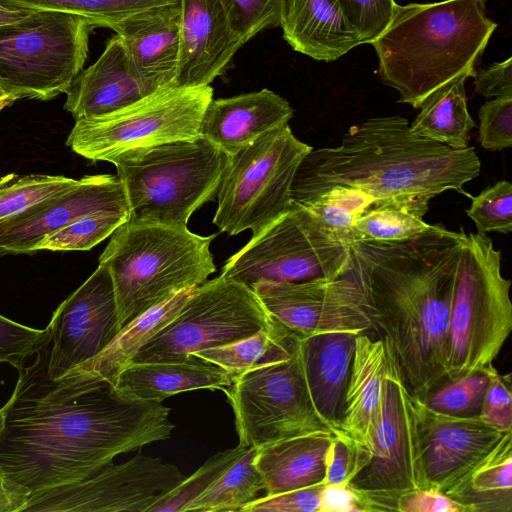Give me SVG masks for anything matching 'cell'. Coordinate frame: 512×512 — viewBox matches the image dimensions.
I'll use <instances>...</instances> for the list:
<instances>
[{"mask_svg": "<svg viewBox=\"0 0 512 512\" xmlns=\"http://www.w3.org/2000/svg\"><path fill=\"white\" fill-rule=\"evenodd\" d=\"M48 352L49 343L18 369L4 405L0 461L21 508L29 497L92 476L119 454L167 440L175 427L162 403L75 371L52 380Z\"/></svg>", "mask_w": 512, "mask_h": 512, "instance_id": "6da1fadb", "label": "cell"}, {"mask_svg": "<svg viewBox=\"0 0 512 512\" xmlns=\"http://www.w3.org/2000/svg\"><path fill=\"white\" fill-rule=\"evenodd\" d=\"M465 232L442 225L416 237L350 246L348 272L362 288L373 330L392 348L405 384L425 400L447 380L448 331Z\"/></svg>", "mask_w": 512, "mask_h": 512, "instance_id": "7a4b0ae2", "label": "cell"}, {"mask_svg": "<svg viewBox=\"0 0 512 512\" xmlns=\"http://www.w3.org/2000/svg\"><path fill=\"white\" fill-rule=\"evenodd\" d=\"M473 147L454 149L413 133L407 119L370 118L352 126L335 147L311 149L291 185L292 201L304 204L336 186L360 189L375 206L398 204L423 215L429 200L480 174Z\"/></svg>", "mask_w": 512, "mask_h": 512, "instance_id": "3957f363", "label": "cell"}, {"mask_svg": "<svg viewBox=\"0 0 512 512\" xmlns=\"http://www.w3.org/2000/svg\"><path fill=\"white\" fill-rule=\"evenodd\" d=\"M496 28L486 0L398 4L371 43L379 77L399 93V102L420 108L455 79L473 77Z\"/></svg>", "mask_w": 512, "mask_h": 512, "instance_id": "277c9868", "label": "cell"}, {"mask_svg": "<svg viewBox=\"0 0 512 512\" xmlns=\"http://www.w3.org/2000/svg\"><path fill=\"white\" fill-rule=\"evenodd\" d=\"M215 236L181 225L130 220L120 225L99 257L113 281L120 326L205 283L216 271L210 252Z\"/></svg>", "mask_w": 512, "mask_h": 512, "instance_id": "5b68a950", "label": "cell"}, {"mask_svg": "<svg viewBox=\"0 0 512 512\" xmlns=\"http://www.w3.org/2000/svg\"><path fill=\"white\" fill-rule=\"evenodd\" d=\"M229 155L203 136L127 151L112 160L130 221L187 226L216 198Z\"/></svg>", "mask_w": 512, "mask_h": 512, "instance_id": "8992f818", "label": "cell"}, {"mask_svg": "<svg viewBox=\"0 0 512 512\" xmlns=\"http://www.w3.org/2000/svg\"><path fill=\"white\" fill-rule=\"evenodd\" d=\"M388 346L379 408L364 443H353V469L347 483L363 495L369 512L397 511L403 495L429 488L420 432L422 399L405 384Z\"/></svg>", "mask_w": 512, "mask_h": 512, "instance_id": "52a82bcc", "label": "cell"}, {"mask_svg": "<svg viewBox=\"0 0 512 512\" xmlns=\"http://www.w3.org/2000/svg\"><path fill=\"white\" fill-rule=\"evenodd\" d=\"M510 286L491 238L465 233L449 319L447 381L493 365L512 330Z\"/></svg>", "mask_w": 512, "mask_h": 512, "instance_id": "ba28073f", "label": "cell"}, {"mask_svg": "<svg viewBox=\"0 0 512 512\" xmlns=\"http://www.w3.org/2000/svg\"><path fill=\"white\" fill-rule=\"evenodd\" d=\"M94 27L84 17L54 10H30L0 26V83L17 99L66 94L83 70Z\"/></svg>", "mask_w": 512, "mask_h": 512, "instance_id": "9c48e42d", "label": "cell"}, {"mask_svg": "<svg viewBox=\"0 0 512 512\" xmlns=\"http://www.w3.org/2000/svg\"><path fill=\"white\" fill-rule=\"evenodd\" d=\"M311 149L286 124L229 155L213 223L229 235L251 230L255 236L280 218L291 207L294 175Z\"/></svg>", "mask_w": 512, "mask_h": 512, "instance_id": "30bf717a", "label": "cell"}, {"mask_svg": "<svg viewBox=\"0 0 512 512\" xmlns=\"http://www.w3.org/2000/svg\"><path fill=\"white\" fill-rule=\"evenodd\" d=\"M212 99L210 85H166L112 113L77 119L66 145L93 162L111 163L130 150L194 139L202 136V117Z\"/></svg>", "mask_w": 512, "mask_h": 512, "instance_id": "8fae6325", "label": "cell"}, {"mask_svg": "<svg viewBox=\"0 0 512 512\" xmlns=\"http://www.w3.org/2000/svg\"><path fill=\"white\" fill-rule=\"evenodd\" d=\"M349 262V244L292 201L285 214L226 261L220 276L248 287L258 281L335 280L346 272Z\"/></svg>", "mask_w": 512, "mask_h": 512, "instance_id": "7c38bea8", "label": "cell"}, {"mask_svg": "<svg viewBox=\"0 0 512 512\" xmlns=\"http://www.w3.org/2000/svg\"><path fill=\"white\" fill-rule=\"evenodd\" d=\"M273 319L252 289L219 276L196 287L183 307L132 362H172L225 346L269 327Z\"/></svg>", "mask_w": 512, "mask_h": 512, "instance_id": "4fadbf2b", "label": "cell"}, {"mask_svg": "<svg viewBox=\"0 0 512 512\" xmlns=\"http://www.w3.org/2000/svg\"><path fill=\"white\" fill-rule=\"evenodd\" d=\"M222 391L234 413L239 443L247 447L331 430L312 404L299 344L288 358L239 374Z\"/></svg>", "mask_w": 512, "mask_h": 512, "instance_id": "5bb4252c", "label": "cell"}, {"mask_svg": "<svg viewBox=\"0 0 512 512\" xmlns=\"http://www.w3.org/2000/svg\"><path fill=\"white\" fill-rule=\"evenodd\" d=\"M184 479L175 465L138 453L82 481L29 497L20 512H149Z\"/></svg>", "mask_w": 512, "mask_h": 512, "instance_id": "9a60e30c", "label": "cell"}, {"mask_svg": "<svg viewBox=\"0 0 512 512\" xmlns=\"http://www.w3.org/2000/svg\"><path fill=\"white\" fill-rule=\"evenodd\" d=\"M250 288L272 319L301 337L373 330L365 294L348 269L335 280L258 281Z\"/></svg>", "mask_w": 512, "mask_h": 512, "instance_id": "2e32d148", "label": "cell"}, {"mask_svg": "<svg viewBox=\"0 0 512 512\" xmlns=\"http://www.w3.org/2000/svg\"><path fill=\"white\" fill-rule=\"evenodd\" d=\"M47 326L50 330L47 374L52 380L61 379L101 353L122 329L108 269L99 264L61 302Z\"/></svg>", "mask_w": 512, "mask_h": 512, "instance_id": "e0dca14e", "label": "cell"}, {"mask_svg": "<svg viewBox=\"0 0 512 512\" xmlns=\"http://www.w3.org/2000/svg\"><path fill=\"white\" fill-rule=\"evenodd\" d=\"M127 213L124 187L117 175H86L46 204L0 228V256L33 253L46 235L92 214Z\"/></svg>", "mask_w": 512, "mask_h": 512, "instance_id": "ac0fdd59", "label": "cell"}, {"mask_svg": "<svg viewBox=\"0 0 512 512\" xmlns=\"http://www.w3.org/2000/svg\"><path fill=\"white\" fill-rule=\"evenodd\" d=\"M179 52L172 85H210L245 44L219 0H181Z\"/></svg>", "mask_w": 512, "mask_h": 512, "instance_id": "d6986e66", "label": "cell"}, {"mask_svg": "<svg viewBox=\"0 0 512 512\" xmlns=\"http://www.w3.org/2000/svg\"><path fill=\"white\" fill-rule=\"evenodd\" d=\"M419 416L426 477L429 487L435 489L492 448L504 434L486 425L478 415L440 413L423 400Z\"/></svg>", "mask_w": 512, "mask_h": 512, "instance_id": "ffe728a7", "label": "cell"}, {"mask_svg": "<svg viewBox=\"0 0 512 512\" xmlns=\"http://www.w3.org/2000/svg\"><path fill=\"white\" fill-rule=\"evenodd\" d=\"M151 93L132 65L122 40L115 35L96 62L75 78L66 93L64 109L75 120L99 117Z\"/></svg>", "mask_w": 512, "mask_h": 512, "instance_id": "44dd1931", "label": "cell"}, {"mask_svg": "<svg viewBox=\"0 0 512 512\" xmlns=\"http://www.w3.org/2000/svg\"><path fill=\"white\" fill-rule=\"evenodd\" d=\"M294 111L269 89L212 99L201 121V135L233 155L264 134L288 124Z\"/></svg>", "mask_w": 512, "mask_h": 512, "instance_id": "7402d4cb", "label": "cell"}, {"mask_svg": "<svg viewBox=\"0 0 512 512\" xmlns=\"http://www.w3.org/2000/svg\"><path fill=\"white\" fill-rule=\"evenodd\" d=\"M356 335L352 332H327L299 340L312 404L321 420L334 433L339 432L344 413Z\"/></svg>", "mask_w": 512, "mask_h": 512, "instance_id": "603a6c76", "label": "cell"}, {"mask_svg": "<svg viewBox=\"0 0 512 512\" xmlns=\"http://www.w3.org/2000/svg\"><path fill=\"white\" fill-rule=\"evenodd\" d=\"M180 16L178 3L132 17L112 29L122 40L132 65L150 92L174 81Z\"/></svg>", "mask_w": 512, "mask_h": 512, "instance_id": "cb8c5ba5", "label": "cell"}, {"mask_svg": "<svg viewBox=\"0 0 512 512\" xmlns=\"http://www.w3.org/2000/svg\"><path fill=\"white\" fill-rule=\"evenodd\" d=\"M280 27L290 47L331 62L362 44L341 0H286Z\"/></svg>", "mask_w": 512, "mask_h": 512, "instance_id": "d4e9b609", "label": "cell"}, {"mask_svg": "<svg viewBox=\"0 0 512 512\" xmlns=\"http://www.w3.org/2000/svg\"><path fill=\"white\" fill-rule=\"evenodd\" d=\"M437 490L466 512H512V432L504 433Z\"/></svg>", "mask_w": 512, "mask_h": 512, "instance_id": "484cf974", "label": "cell"}, {"mask_svg": "<svg viewBox=\"0 0 512 512\" xmlns=\"http://www.w3.org/2000/svg\"><path fill=\"white\" fill-rule=\"evenodd\" d=\"M336 433L317 430L257 448L255 464L266 495L323 483L326 450Z\"/></svg>", "mask_w": 512, "mask_h": 512, "instance_id": "4316f807", "label": "cell"}, {"mask_svg": "<svg viewBox=\"0 0 512 512\" xmlns=\"http://www.w3.org/2000/svg\"><path fill=\"white\" fill-rule=\"evenodd\" d=\"M234 376L197 357L172 362H131L120 373L116 388L139 399L161 403L169 396L198 389H224Z\"/></svg>", "mask_w": 512, "mask_h": 512, "instance_id": "83f0119b", "label": "cell"}, {"mask_svg": "<svg viewBox=\"0 0 512 512\" xmlns=\"http://www.w3.org/2000/svg\"><path fill=\"white\" fill-rule=\"evenodd\" d=\"M389 346L366 332L355 337L353 360L345 391L339 431L355 445H362L378 411L387 369Z\"/></svg>", "mask_w": 512, "mask_h": 512, "instance_id": "f1b7e54d", "label": "cell"}, {"mask_svg": "<svg viewBox=\"0 0 512 512\" xmlns=\"http://www.w3.org/2000/svg\"><path fill=\"white\" fill-rule=\"evenodd\" d=\"M195 288L182 290L126 324L97 356L71 371L116 386L120 373L137 352L172 321Z\"/></svg>", "mask_w": 512, "mask_h": 512, "instance_id": "f546056e", "label": "cell"}, {"mask_svg": "<svg viewBox=\"0 0 512 512\" xmlns=\"http://www.w3.org/2000/svg\"><path fill=\"white\" fill-rule=\"evenodd\" d=\"M467 78L462 76L455 79L430 96L410 124L411 131L454 149L468 147L469 134L475 122L467 107Z\"/></svg>", "mask_w": 512, "mask_h": 512, "instance_id": "4dcf8cb0", "label": "cell"}, {"mask_svg": "<svg viewBox=\"0 0 512 512\" xmlns=\"http://www.w3.org/2000/svg\"><path fill=\"white\" fill-rule=\"evenodd\" d=\"M299 335L273 319L272 324L234 343L205 349L192 356L213 363L234 377L246 371L286 359L296 350Z\"/></svg>", "mask_w": 512, "mask_h": 512, "instance_id": "1f68e13d", "label": "cell"}, {"mask_svg": "<svg viewBox=\"0 0 512 512\" xmlns=\"http://www.w3.org/2000/svg\"><path fill=\"white\" fill-rule=\"evenodd\" d=\"M257 448L249 447L206 491L195 498L185 511H241L264 490L263 478L255 464Z\"/></svg>", "mask_w": 512, "mask_h": 512, "instance_id": "d6a6232c", "label": "cell"}, {"mask_svg": "<svg viewBox=\"0 0 512 512\" xmlns=\"http://www.w3.org/2000/svg\"><path fill=\"white\" fill-rule=\"evenodd\" d=\"M181 0H0L16 9L54 10L90 20L94 26L113 29L122 22Z\"/></svg>", "mask_w": 512, "mask_h": 512, "instance_id": "836d02e7", "label": "cell"}, {"mask_svg": "<svg viewBox=\"0 0 512 512\" xmlns=\"http://www.w3.org/2000/svg\"><path fill=\"white\" fill-rule=\"evenodd\" d=\"M78 179L49 174H8L0 178V228L40 208Z\"/></svg>", "mask_w": 512, "mask_h": 512, "instance_id": "e575fe53", "label": "cell"}, {"mask_svg": "<svg viewBox=\"0 0 512 512\" xmlns=\"http://www.w3.org/2000/svg\"><path fill=\"white\" fill-rule=\"evenodd\" d=\"M423 217L422 213L403 205L373 206L340 239L347 244L410 239L435 227L426 223Z\"/></svg>", "mask_w": 512, "mask_h": 512, "instance_id": "d590c367", "label": "cell"}, {"mask_svg": "<svg viewBox=\"0 0 512 512\" xmlns=\"http://www.w3.org/2000/svg\"><path fill=\"white\" fill-rule=\"evenodd\" d=\"M375 204V199L360 189L336 186L301 205L325 230L340 239Z\"/></svg>", "mask_w": 512, "mask_h": 512, "instance_id": "8d00e7d4", "label": "cell"}, {"mask_svg": "<svg viewBox=\"0 0 512 512\" xmlns=\"http://www.w3.org/2000/svg\"><path fill=\"white\" fill-rule=\"evenodd\" d=\"M129 219L127 213H98L81 217L44 236L34 252L90 250Z\"/></svg>", "mask_w": 512, "mask_h": 512, "instance_id": "74e56055", "label": "cell"}, {"mask_svg": "<svg viewBox=\"0 0 512 512\" xmlns=\"http://www.w3.org/2000/svg\"><path fill=\"white\" fill-rule=\"evenodd\" d=\"M248 449L249 447L239 443L234 448L214 454L190 477L185 478L171 492L158 501L149 512H184L191 501L206 491Z\"/></svg>", "mask_w": 512, "mask_h": 512, "instance_id": "f35d334b", "label": "cell"}, {"mask_svg": "<svg viewBox=\"0 0 512 512\" xmlns=\"http://www.w3.org/2000/svg\"><path fill=\"white\" fill-rule=\"evenodd\" d=\"M488 375L485 371L458 378L430 393L425 404L440 413L470 416L478 415L482 400L488 386Z\"/></svg>", "mask_w": 512, "mask_h": 512, "instance_id": "ab89813d", "label": "cell"}, {"mask_svg": "<svg viewBox=\"0 0 512 512\" xmlns=\"http://www.w3.org/2000/svg\"><path fill=\"white\" fill-rule=\"evenodd\" d=\"M233 30L246 43L266 28L281 25L286 0H219Z\"/></svg>", "mask_w": 512, "mask_h": 512, "instance_id": "60d3db41", "label": "cell"}, {"mask_svg": "<svg viewBox=\"0 0 512 512\" xmlns=\"http://www.w3.org/2000/svg\"><path fill=\"white\" fill-rule=\"evenodd\" d=\"M467 215L474 221L478 232L509 234L512 230V184L502 180L471 196Z\"/></svg>", "mask_w": 512, "mask_h": 512, "instance_id": "b9f144b4", "label": "cell"}, {"mask_svg": "<svg viewBox=\"0 0 512 512\" xmlns=\"http://www.w3.org/2000/svg\"><path fill=\"white\" fill-rule=\"evenodd\" d=\"M50 342V330L19 324L0 314V363L20 369Z\"/></svg>", "mask_w": 512, "mask_h": 512, "instance_id": "7bdbcfd3", "label": "cell"}, {"mask_svg": "<svg viewBox=\"0 0 512 512\" xmlns=\"http://www.w3.org/2000/svg\"><path fill=\"white\" fill-rule=\"evenodd\" d=\"M361 43H372L389 25L395 0H341Z\"/></svg>", "mask_w": 512, "mask_h": 512, "instance_id": "ee69618b", "label": "cell"}, {"mask_svg": "<svg viewBox=\"0 0 512 512\" xmlns=\"http://www.w3.org/2000/svg\"><path fill=\"white\" fill-rule=\"evenodd\" d=\"M478 117L483 148L496 151L512 146V97H496L485 102Z\"/></svg>", "mask_w": 512, "mask_h": 512, "instance_id": "f6af8a7d", "label": "cell"}, {"mask_svg": "<svg viewBox=\"0 0 512 512\" xmlns=\"http://www.w3.org/2000/svg\"><path fill=\"white\" fill-rule=\"evenodd\" d=\"M485 372L489 381L478 416L486 425L499 432H512L510 379L506 381L493 365Z\"/></svg>", "mask_w": 512, "mask_h": 512, "instance_id": "bcb514c9", "label": "cell"}, {"mask_svg": "<svg viewBox=\"0 0 512 512\" xmlns=\"http://www.w3.org/2000/svg\"><path fill=\"white\" fill-rule=\"evenodd\" d=\"M322 483L273 495L258 497L242 512H318Z\"/></svg>", "mask_w": 512, "mask_h": 512, "instance_id": "7dc6e473", "label": "cell"}, {"mask_svg": "<svg viewBox=\"0 0 512 512\" xmlns=\"http://www.w3.org/2000/svg\"><path fill=\"white\" fill-rule=\"evenodd\" d=\"M354 461V444L340 431L332 438L325 454L324 485L347 484Z\"/></svg>", "mask_w": 512, "mask_h": 512, "instance_id": "c3c4849f", "label": "cell"}, {"mask_svg": "<svg viewBox=\"0 0 512 512\" xmlns=\"http://www.w3.org/2000/svg\"><path fill=\"white\" fill-rule=\"evenodd\" d=\"M475 92L486 98L512 97V58L475 71Z\"/></svg>", "mask_w": 512, "mask_h": 512, "instance_id": "681fc988", "label": "cell"}, {"mask_svg": "<svg viewBox=\"0 0 512 512\" xmlns=\"http://www.w3.org/2000/svg\"><path fill=\"white\" fill-rule=\"evenodd\" d=\"M400 512H466L465 508L435 488L403 495L397 502Z\"/></svg>", "mask_w": 512, "mask_h": 512, "instance_id": "f907efd6", "label": "cell"}, {"mask_svg": "<svg viewBox=\"0 0 512 512\" xmlns=\"http://www.w3.org/2000/svg\"><path fill=\"white\" fill-rule=\"evenodd\" d=\"M318 512H368V507L364 497L348 484H323Z\"/></svg>", "mask_w": 512, "mask_h": 512, "instance_id": "816d5d0a", "label": "cell"}, {"mask_svg": "<svg viewBox=\"0 0 512 512\" xmlns=\"http://www.w3.org/2000/svg\"><path fill=\"white\" fill-rule=\"evenodd\" d=\"M4 406L0 408V436L4 422ZM21 504L10 492L0 461V512H20Z\"/></svg>", "mask_w": 512, "mask_h": 512, "instance_id": "f5cc1de1", "label": "cell"}, {"mask_svg": "<svg viewBox=\"0 0 512 512\" xmlns=\"http://www.w3.org/2000/svg\"><path fill=\"white\" fill-rule=\"evenodd\" d=\"M29 12L30 10L16 9L0 4V26L21 20Z\"/></svg>", "mask_w": 512, "mask_h": 512, "instance_id": "db71d44e", "label": "cell"}, {"mask_svg": "<svg viewBox=\"0 0 512 512\" xmlns=\"http://www.w3.org/2000/svg\"><path fill=\"white\" fill-rule=\"evenodd\" d=\"M18 100L14 95H9L6 97L0 98V112L10 106L14 101Z\"/></svg>", "mask_w": 512, "mask_h": 512, "instance_id": "11a10c76", "label": "cell"}, {"mask_svg": "<svg viewBox=\"0 0 512 512\" xmlns=\"http://www.w3.org/2000/svg\"><path fill=\"white\" fill-rule=\"evenodd\" d=\"M9 95H14L11 92H9L1 83H0V98L6 97ZM15 96V95H14ZM16 97V96H15ZM17 98V97H16Z\"/></svg>", "mask_w": 512, "mask_h": 512, "instance_id": "9f6ffc18", "label": "cell"}]
</instances>
